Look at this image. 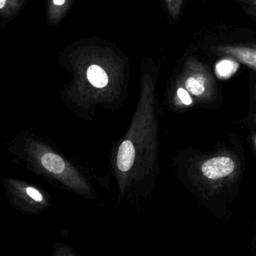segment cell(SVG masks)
<instances>
[{
  "label": "cell",
  "instance_id": "6da1fadb",
  "mask_svg": "<svg viewBox=\"0 0 256 256\" xmlns=\"http://www.w3.org/2000/svg\"><path fill=\"white\" fill-rule=\"evenodd\" d=\"M234 170V162L225 156L212 158L203 164L201 171L204 176L210 179H218L228 176Z\"/></svg>",
  "mask_w": 256,
  "mask_h": 256
},
{
  "label": "cell",
  "instance_id": "7a4b0ae2",
  "mask_svg": "<svg viewBox=\"0 0 256 256\" xmlns=\"http://www.w3.org/2000/svg\"><path fill=\"white\" fill-rule=\"evenodd\" d=\"M135 158V150L132 142H123L117 154V166L123 172H127L132 168Z\"/></svg>",
  "mask_w": 256,
  "mask_h": 256
},
{
  "label": "cell",
  "instance_id": "3957f363",
  "mask_svg": "<svg viewBox=\"0 0 256 256\" xmlns=\"http://www.w3.org/2000/svg\"><path fill=\"white\" fill-rule=\"evenodd\" d=\"M42 164L47 170L54 174H60L63 172L66 168V164L63 158L56 154H45L42 156Z\"/></svg>",
  "mask_w": 256,
  "mask_h": 256
},
{
  "label": "cell",
  "instance_id": "277c9868",
  "mask_svg": "<svg viewBox=\"0 0 256 256\" xmlns=\"http://www.w3.org/2000/svg\"><path fill=\"white\" fill-rule=\"evenodd\" d=\"M87 76L90 84L97 88H103L108 84V78L106 72L96 64H93L89 68Z\"/></svg>",
  "mask_w": 256,
  "mask_h": 256
},
{
  "label": "cell",
  "instance_id": "5b68a950",
  "mask_svg": "<svg viewBox=\"0 0 256 256\" xmlns=\"http://www.w3.org/2000/svg\"><path fill=\"white\" fill-rule=\"evenodd\" d=\"M71 2L72 0H51L49 7V16L51 22L57 24L60 20Z\"/></svg>",
  "mask_w": 256,
  "mask_h": 256
},
{
  "label": "cell",
  "instance_id": "8992f818",
  "mask_svg": "<svg viewBox=\"0 0 256 256\" xmlns=\"http://www.w3.org/2000/svg\"><path fill=\"white\" fill-rule=\"evenodd\" d=\"M24 0H0V12L3 18H8L16 13Z\"/></svg>",
  "mask_w": 256,
  "mask_h": 256
},
{
  "label": "cell",
  "instance_id": "52a82bcc",
  "mask_svg": "<svg viewBox=\"0 0 256 256\" xmlns=\"http://www.w3.org/2000/svg\"><path fill=\"white\" fill-rule=\"evenodd\" d=\"M238 64L231 60H222L216 64V72L223 78H228L237 70Z\"/></svg>",
  "mask_w": 256,
  "mask_h": 256
},
{
  "label": "cell",
  "instance_id": "ba28073f",
  "mask_svg": "<svg viewBox=\"0 0 256 256\" xmlns=\"http://www.w3.org/2000/svg\"><path fill=\"white\" fill-rule=\"evenodd\" d=\"M167 8L173 19L178 18L183 0H165Z\"/></svg>",
  "mask_w": 256,
  "mask_h": 256
},
{
  "label": "cell",
  "instance_id": "9c48e42d",
  "mask_svg": "<svg viewBox=\"0 0 256 256\" xmlns=\"http://www.w3.org/2000/svg\"><path fill=\"white\" fill-rule=\"evenodd\" d=\"M186 87L188 91L190 92L195 96H200L204 91V87L202 84H200L195 78H190L187 80L186 82Z\"/></svg>",
  "mask_w": 256,
  "mask_h": 256
},
{
  "label": "cell",
  "instance_id": "30bf717a",
  "mask_svg": "<svg viewBox=\"0 0 256 256\" xmlns=\"http://www.w3.org/2000/svg\"><path fill=\"white\" fill-rule=\"evenodd\" d=\"M232 51L234 54L241 57L242 58H245V60L254 58V60L256 62V54L255 52H252L250 50L239 49V48H237V49L232 50Z\"/></svg>",
  "mask_w": 256,
  "mask_h": 256
},
{
  "label": "cell",
  "instance_id": "8fae6325",
  "mask_svg": "<svg viewBox=\"0 0 256 256\" xmlns=\"http://www.w3.org/2000/svg\"><path fill=\"white\" fill-rule=\"evenodd\" d=\"M177 96H178L179 98L185 104L190 105L192 104V99H191L190 96H189V94H188L187 92L184 88H179L177 90Z\"/></svg>",
  "mask_w": 256,
  "mask_h": 256
},
{
  "label": "cell",
  "instance_id": "7c38bea8",
  "mask_svg": "<svg viewBox=\"0 0 256 256\" xmlns=\"http://www.w3.org/2000/svg\"><path fill=\"white\" fill-rule=\"evenodd\" d=\"M27 192L32 198L36 200V202H42V200H43V196H42V194L37 190L34 189V188H27Z\"/></svg>",
  "mask_w": 256,
  "mask_h": 256
},
{
  "label": "cell",
  "instance_id": "4fadbf2b",
  "mask_svg": "<svg viewBox=\"0 0 256 256\" xmlns=\"http://www.w3.org/2000/svg\"><path fill=\"white\" fill-rule=\"evenodd\" d=\"M251 2H252V4H254V6L256 7V0H250Z\"/></svg>",
  "mask_w": 256,
  "mask_h": 256
}]
</instances>
